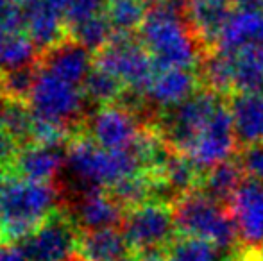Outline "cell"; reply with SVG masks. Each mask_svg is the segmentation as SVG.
<instances>
[{
    "label": "cell",
    "mask_w": 263,
    "mask_h": 261,
    "mask_svg": "<svg viewBox=\"0 0 263 261\" xmlns=\"http://www.w3.org/2000/svg\"><path fill=\"white\" fill-rule=\"evenodd\" d=\"M72 39L77 42L79 45L86 47L90 52H101L106 45L115 38V29L111 25L109 18H107L106 11L93 18L77 24L76 27L68 29Z\"/></svg>",
    "instance_id": "4316f807"
},
{
    "label": "cell",
    "mask_w": 263,
    "mask_h": 261,
    "mask_svg": "<svg viewBox=\"0 0 263 261\" xmlns=\"http://www.w3.org/2000/svg\"><path fill=\"white\" fill-rule=\"evenodd\" d=\"M133 256L165 251L177 236L174 202L153 198L127 209L120 224Z\"/></svg>",
    "instance_id": "5b68a950"
},
{
    "label": "cell",
    "mask_w": 263,
    "mask_h": 261,
    "mask_svg": "<svg viewBox=\"0 0 263 261\" xmlns=\"http://www.w3.org/2000/svg\"><path fill=\"white\" fill-rule=\"evenodd\" d=\"M66 127L63 124L52 122V120L34 116L32 122V143H43V145H63L66 138Z\"/></svg>",
    "instance_id": "f546056e"
},
{
    "label": "cell",
    "mask_w": 263,
    "mask_h": 261,
    "mask_svg": "<svg viewBox=\"0 0 263 261\" xmlns=\"http://www.w3.org/2000/svg\"><path fill=\"white\" fill-rule=\"evenodd\" d=\"M149 7V0H109L106 14L115 34H135V31H140Z\"/></svg>",
    "instance_id": "484cf974"
},
{
    "label": "cell",
    "mask_w": 263,
    "mask_h": 261,
    "mask_svg": "<svg viewBox=\"0 0 263 261\" xmlns=\"http://www.w3.org/2000/svg\"><path fill=\"white\" fill-rule=\"evenodd\" d=\"M25 20V32L43 52L65 38V14L45 0H20Z\"/></svg>",
    "instance_id": "5bb4252c"
},
{
    "label": "cell",
    "mask_w": 263,
    "mask_h": 261,
    "mask_svg": "<svg viewBox=\"0 0 263 261\" xmlns=\"http://www.w3.org/2000/svg\"><path fill=\"white\" fill-rule=\"evenodd\" d=\"M246 177L247 175L242 168V163H240L238 156H235L202 172L199 192L220 204L229 206Z\"/></svg>",
    "instance_id": "7402d4cb"
},
{
    "label": "cell",
    "mask_w": 263,
    "mask_h": 261,
    "mask_svg": "<svg viewBox=\"0 0 263 261\" xmlns=\"http://www.w3.org/2000/svg\"><path fill=\"white\" fill-rule=\"evenodd\" d=\"M14 2H20V0H0V14H2L4 11H6L7 7H9L11 4H14Z\"/></svg>",
    "instance_id": "8d00e7d4"
},
{
    "label": "cell",
    "mask_w": 263,
    "mask_h": 261,
    "mask_svg": "<svg viewBox=\"0 0 263 261\" xmlns=\"http://www.w3.org/2000/svg\"><path fill=\"white\" fill-rule=\"evenodd\" d=\"M66 165V149L63 145H43V143H29L20 149L13 163L18 177L29 181L50 183Z\"/></svg>",
    "instance_id": "ac0fdd59"
},
{
    "label": "cell",
    "mask_w": 263,
    "mask_h": 261,
    "mask_svg": "<svg viewBox=\"0 0 263 261\" xmlns=\"http://www.w3.org/2000/svg\"><path fill=\"white\" fill-rule=\"evenodd\" d=\"M76 222L61 213H52L32 233L16 242L27 261H72L77 256L79 234Z\"/></svg>",
    "instance_id": "9c48e42d"
},
{
    "label": "cell",
    "mask_w": 263,
    "mask_h": 261,
    "mask_svg": "<svg viewBox=\"0 0 263 261\" xmlns=\"http://www.w3.org/2000/svg\"><path fill=\"white\" fill-rule=\"evenodd\" d=\"M174 211L179 236L202 238L229 254L243 244L229 206L213 200L199 190L177 198Z\"/></svg>",
    "instance_id": "3957f363"
},
{
    "label": "cell",
    "mask_w": 263,
    "mask_h": 261,
    "mask_svg": "<svg viewBox=\"0 0 263 261\" xmlns=\"http://www.w3.org/2000/svg\"><path fill=\"white\" fill-rule=\"evenodd\" d=\"M240 149L263 143V91H242L228 97Z\"/></svg>",
    "instance_id": "d6986e66"
},
{
    "label": "cell",
    "mask_w": 263,
    "mask_h": 261,
    "mask_svg": "<svg viewBox=\"0 0 263 261\" xmlns=\"http://www.w3.org/2000/svg\"><path fill=\"white\" fill-rule=\"evenodd\" d=\"M0 261H27V258L16 242H4L0 244Z\"/></svg>",
    "instance_id": "836d02e7"
},
{
    "label": "cell",
    "mask_w": 263,
    "mask_h": 261,
    "mask_svg": "<svg viewBox=\"0 0 263 261\" xmlns=\"http://www.w3.org/2000/svg\"><path fill=\"white\" fill-rule=\"evenodd\" d=\"M147 122L122 102L99 108L88 120L90 138L107 150H131Z\"/></svg>",
    "instance_id": "8fae6325"
},
{
    "label": "cell",
    "mask_w": 263,
    "mask_h": 261,
    "mask_svg": "<svg viewBox=\"0 0 263 261\" xmlns=\"http://www.w3.org/2000/svg\"><path fill=\"white\" fill-rule=\"evenodd\" d=\"M55 202L58 190L50 183L24 177L4 179L0 185L2 238L6 242H20L52 215Z\"/></svg>",
    "instance_id": "7a4b0ae2"
},
{
    "label": "cell",
    "mask_w": 263,
    "mask_h": 261,
    "mask_svg": "<svg viewBox=\"0 0 263 261\" xmlns=\"http://www.w3.org/2000/svg\"><path fill=\"white\" fill-rule=\"evenodd\" d=\"M79 261H124L131 259L133 252L118 227L84 231L77 245Z\"/></svg>",
    "instance_id": "44dd1931"
},
{
    "label": "cell",
    "mask_w": 263,
    "mask_h": 261,
    "mask_svg": "<svg viewBox=\"0 0 263 261\" xmlns=\"http://www.w3.org/2000/svg\"><path fill=\"white\" fill-rule=\"evenodd\" d=\"M42 66L76 86H83L86 77L93 70L95 61L91 59V52L86 47L79 45L73 39H63L61 43L45 50Z\"/></svg>",
    "instance_id": "e0dca14e"
},
{
    "label": "cell",
    "mask_w": 263,
    "mask_h": 261,
    "mask_svg": "<svg viewBox=\"0 0 263 261\" xmlns=\"http://www.w3.org/2000/svg\"><path fill=\"white\" fill-rule=\"evenodd\" d=\"M236 156H238L247 177H254L263 181V143H256V145L240 149V152Z\"/></svg>",
    "instance_id": "1f68e13d"
},
{
    "label": "cell",
    "mask_w": 263,
    "mask_h": 261,
    "mask_svg": "<svg viewBox=\"0 0 263 261\" xmlns=\"http://www.w3.org/2000/svg\"><path fill=\"white\" fill-rule=\"evenodd\" d=\"M131 261H166L165 251H153V252H143V254L133 256Z\"/></svg>",
    "instance_id": "d590c367"
},
{
    "label": "cell",
    "mask_w": 263,
    "mask_h": 261,
    "mask_svg": "<svg viewBox=\"0 0 263 261\" xmlns=\"http://www.w3.org/2000/svg\"><path fill=\"white\" fill-rule=\"evenodd\" d=\"M124 208L106 188L84 190L76 206V226L83 231H97L106 227H120Z\"/></svg>",
    "instance_id": "2e32d148"
},
{
    "label": "cell",
    "mask_w": 263,
    "mask_h": 261,
    "mask_svg": "<svg viewBox=\"0 0 263 261\" xmlns=\"http://www.w3.org/2000/svg\"><path fill=\"white\" fill-rule=\"evenodd\" d=\"M202 88L199 70L190 68H166L158 70L145 91L147 104L156 109V115L172 109L190 98Z\"/></svg>",
    "instance_id": "7c38bea8"
},
{
    "label": "cell",
    "mask_w": 263,
    "mask_h": 261,
    "mask_svg": "<svg viewBox=\"0 0 263 261\" xmlns=\"http://www.w3.org/2000/svg\"><path fill=\"white\" fill-rule=\"evenodd\" d=\"M125 90L127 88L124 86V83L118 77H115L113 73L106 72L104 68H101L97 65L93 66V70H91L90 75L86 77V81L83 84L84 95L102 106L120 102Z\"/></svg>",
    "instance_id": "83f0119b"
},
{
    "label": "cell",
    "mask_w": 263,
    "mask_h": 261,
    "mask_svg": "<svg viewBox=\"0 0 263 261\" xmlns=\"http://www.w3.org/2000/svg\"><path fill=\"white\" fill-rule=\"evenodd\" d=\"M263 42V11L235 9L217 39L215 50L235 54Z\"/></svg>",
    "instance_id": "ffe728a7"
},
{
    "label": "cell",
    "mask_w": 263,
    "mask_h": 261,
    "mask_svg": "<svg viewBox=\"0 0 263 261\" xmlns=\"http://www.w3.org/2000/svg\"><path fill=\"white\" fill-rule=\"evenodd\" d=\"M138 38L153 56L158 70H199L208 54L186 16L163 4H153L149 7Z\"/></svg>",
    "instance_id": "6da1fadb"
},
{
    "label": "cell",
    "mask_w": 263,
    "mask_h": 261,
    "mask_svg": "<svg viewBox=\"0 0 263 261\" xmlns=\"http://www.w3.org/2000/svg\"><path fill=\"white\" fill-rule=\"evenodd\" d=\"M222 101H226V97L202 86L179 106L159 113L154 124L170 149L186 154Z\"/></svg>",
    "instance_id": "8992f818"
},
{
    "label": "cell",
    "mask_w": 263,
    "mask_h": 261,
    "mask_svg": "<svg viewBox=\"0 0 263 261\" xmlns=\"http://www.w3.org/2000/svg\"><path fill=\"white\" fill-rule=\"evenodd\" d=\"M131 259H133V258H131ZM131 259H124V261H131Z\"/></svg>",
    "instance_id": "60d3db41"
},
{
    "label": "cell",
    "mask_w": 263,
    "mask_h": 261,
    "mask_svg": "<svg viewBox=\"0 0 263 261\" xmlns=\"http://www.w3.org/2000/svg\"><path fill=\"white\" fill-rule=\"evenodd\" d=\"M18 139L13 138L7 131H4L0 127V165L2 167H9L16 159V154L20 152V147H18Z\"/></svg>",
    "instance_id": "d6a6232c"
},
{
    "label": "cell",
    "mask_w": 263,
    "mask_h": 261,
    "mask_svg": "<svg viewBox=\"0 0 263 261\" xmlns=\"http://www.w3.org/2000/svg\"><path fill=\"white\" fill-rule=\"evenodd\" d=\"M2 229H4V216H2V211H0V238H2Z\"/></svg>",
    "instance_id": "74e56055"
},
{
    "label": "cell",
    "mask_w": 263,
    "mask_h": 261,
    "mask_svg": "<svg viewBox=\"0 0 263 261\" xmlns=\"http://www.w3.org/2000/svg\"><path fill=\"white\" fill-rule=\"evenodd\" d=\"M107 190L115 197V200L124 208V211L136 208L147 200L158 198L156 177L147 170H140L133 175H127Z\"/></svg>",
    "instance_id": "cb8c5ba5"
},
{
    "label": "cell",
    "mask_w": 263,
    "mask_h": 261,
    "mask_svg": "<svg viewBox=\"0 0 263 261\" xmlns=\"http://www.w3.org/2000/svg\"><path fill=\"white\" fill-rule=\"evenodd\" d=\"M149 2H151V4H154V2H156V0H149Z\"/></svg>",
    "instance_id": "ab89813d"
},
{
    "label": "cell",
    "mask_w": 263,
    "mask_h": 261,
    "mask_svg": "<svg viewBox=\"0 0 263 261\" xmlns=\"http://www.w3.org/2000/svg\"><path fill=\"white\" fill-rule=\"evenodd\" d=\"M165 258L166 261H233V254L202 238L177 234L165 249Z\"/></svg>",
    "instance_id": "d4e9b609"
},
{
    "label": "cell",
    "mask_w": 263,
    "mask_h": 261,
    "mask_svg": "<svg viewBox=\"0 0 263 261\" xmlns=\"http://www.w3.org/2000/svg\"><path fill=\"white\" fill-rule=\"evenodd\" d=\"M238 152L240 147L235 134V126H233L231 109L226 98L220 102L201 134L197 136L186 156H190L192 161L204 172L222 161L235 157Z\"/></svg>",
    "instance_id": "30bf717a"
},
{
    "label": "cell",
    "mask_w": 263,
    "mask_h": 261,
    "mask_svg": "<svg viewBox=\"0 0 263 261\" xmlns=\"http://www.w3.org/2000/svg\"><path fill=\"white\" fill-rule=\"evenodd\" d=\"M95 65L118 77L129 91L143 95L158 72L153 56L135 34H115L109 45L97 52Z\"/></svg>",
    "instance_id": "52a82bcc"
},
{
    "label": "cell",
    "mask_w": 263,
    "mask_h": 261,
    "mask_svg": "<svg viewBox=\"0 0 263 261\" xmlns=\"http://www.w3.org/2000/svg\"><path fill=\"white\" fill-rule=\"evenodd\" d=\"M38 65H29L24 68L0 73V95L14 101H29L32 86L38 75Z\"/></svg>",
    "instance_id": "f1b7e54d"
},
{
    "label": "cell",
    "mask_w": 263,
    "mask_h": 261,
    "mask_svg": "<svg viewBox=\"0 0 263 261\" xmlns=\"http://www.w3.org/2000/svg\"><path fill=\"white\" fill-rule=\"evenodd\" d=\"M243 244L263 245V181L246 177L229 204Z\"/></svg>",
    "instance_id": "4fadbf2b"
},
{
    "label": "cell",
    "mask_w": 263,
    "mask_h": 261,
    "mask_svg": "<svg viewBox=\"0 0 263 261\" xmlns=\"http://www.w3.org/2000/svg\"><path fill=\"white\" fill-rule=\"evenodd\" d=\"M81 86L61 79L50 70L40 66L36 83L32 86L29 106H31L34 116L52 120V122L70 126L83 113L84 91L79 90Z\"/></svg>",
    "instance_id": "ba28073f"
},
{
    "label": "cell",
    "mask_w": 263,
    "mask_h": 261,
    "mask_svg": "<svg viewBox=\"0 0 263 261\" xmlns=\"http://www.w3.org/2000/svg\"><path fill=\"white\" fill-rule=\"evenodd\" d=\"M235 11L233 0H188L186 20L206 52L215 50L224 25Z\"/></svg>",
    "instance_id": "9a60e30c"
},
{
    "label": "cell",
    "mask_w": 263,
    "mask_h": 261,
    "mask_svg": "<svg viewBox=\"0 0 263 261\" xmlns=\"http://www.w3.org/2000/svg\"><path fill=\"white\" fill-rule=\"evenodd\" d=\"M38 47L25 31L0 27V73L36 65Z\"/></svg>",
    "instance_id": "603a6c76"
},
{
    "label": "cell",
    "mask_w": 263,
    "mask_h": 261,
    "mask_svg": "<svg viewBox=\"0 0 263 261\" xmlns=\"http://www.w3.org/2000/svg\"><path fill=\"white\" fill-rule=\"evenodd\" d=\"M66 168L84 192L111 188L120 179L142 170V165L131 150H107L88 136L66 147Z\"/></svg>",
    "instance_id": "277c9868"
},
{
    "label": "cell",
    "mask_w": 263,
    "mask_h": 261,
    "mask_svg": "<svg viewBox=\"0 0 263 261\" xmlns=\"http://www.w3.org/2000/svg\"><path fill=\"white\" fill-rule=\"evenodd\" d=\"M235 9L243 11H263V0H233Z\"/></svg>",
    "instance_id": "e575fe53"
},
{
    "label": "cell",
    "mask_w": 263,
    "mask_h": 261,
    "mask_svg": "<svg viewBox=\"0 0 263 261\" xmlns=\"http://www.w3.org/2000/svg\"><path fill=\"white\" fill-rule=\"evenodd\" d=\"M107 2L109 0H72L65 14L66 27L72 29L81 22L88 20V18H93L97 14L104 13Z\"/></svg>",
    "instance_id": "4dcf8cb0"
},
{
    "label": "cell",
    "mask_w": 263,
    "mask_h": 261,
    "mask_svg": "<svg viewBox=\"0 0 263 261\" xmlns=\"http://www.w3.org/2000/svg\"><path fill=\"white\" fill-rule=\"evenodd\" d=\"M2 181H4V167L0 165V185H2Z\"/></svg>",
    "instance_id": "f35d334b"
}]
</instances>
